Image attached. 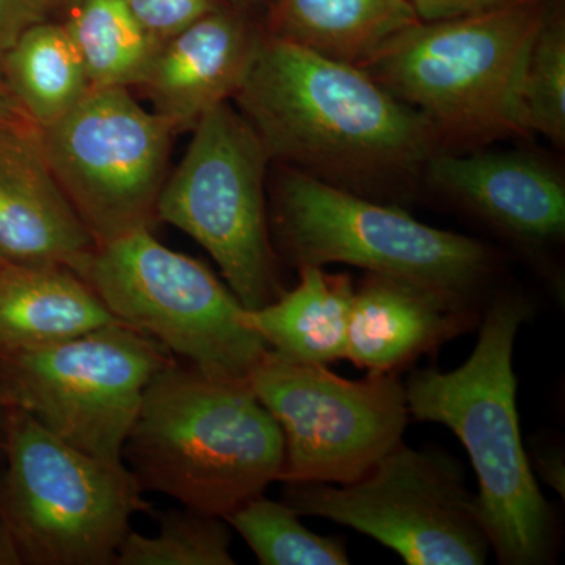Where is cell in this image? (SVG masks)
Masks as SVG:
<instances>
[{
	"instance_id": "3957f363",
	"label": "cell",
	"mask_w": 565,
	"mask_h": 565,
	"mask_svg": "<svg viewBox=\"0 0 565 565\" xmlns=\"http://www.w3.org/2000/svg\"><path fill=\"white\" fill-rule=\"evenodd\" d=\"M122 460L143 492L225 519L281 481L285 440L248 382L173 360L148 385Z\"/></svg>"
},
{
	"instance_id": "5bb4252c",
	"label": "cell",
	"mask_w": 565,
	"mask_h": 565,
	"mask_svg": "<svg viewBox=\"0 0 565 565\" xmlns=\"http://www.w3.org/2000/svg\"><path fill=\"white\" fill-rule=\"evenodd\" d=\"M475 303L390 275L370 274L353 292L345 360L394 373L481 322Z\"/></svg>"
},
{
	"instance_id": "1f68e13d",
	"label": "cell",
	"mask_w": 565,
	"mask_h": 565,
	"mask_svg": "<svg viewBox=\"0 0 565 565\" xmlns=\"http://www.w3.org/2000/svg\"><path fill=\"white\" fill-rule=\"evenodd\" d=\"M236 6H258V3H269L270 0H230Z\"/></svg>"
},
{
	"instance_id": "9c48e42d",
	"label": "cell",
	"mask_w": 565,
	"mask_h": 565,
	"mask_svg": "<svg viewBox=\"0 0 565 565\" xmlns=\"http://www.w3.org/2000/svg\"><path fill=\"white\" fill-rule=\"evenodd\" d=\"M172 352L115 321L71 340L0 356L7 404L39 419L66 444L115 468L145 392Z\"/></svg>"
},
{
	"instance_id": "277c9868",
	"label": "cell",
	"mask_w": 565,
	"mask_h": 565,
	"mask_svg": "<svg viewBox=\"0 0 565 565\" xmlns=\"http://www.w3.org/2000/svg\"><path fill=\"white\" fill-rule=\"evenodd\" d=\"M546 11V0H539L422 21L363 70L422 111L438 137L527 136L520 88Z\"/></svg>"
},
{
	"instance_id": "f546056e",
	"label": "cell",
	"mask_w": 565,
	"mask_h": 565,
	"mask_svg": "<svg viewBox=\"0 0 565 565\" xmlns=\"http://www.w3.org/2000/svg\"><path fill=\"white\" fill-rule=\"evenodd\" d=\"M22 559L20 550H18L17 542L9 525H7L3 516L0 515V565H21Z\"/></svg>"
},
{
	"instance_id": "e0dca14e",
	"label": "cell",
	"mask_w": 565,
	"mask_h": 565,
	"mask_svg": "<svg viewBox=\"0 0 565 565\" xmlns=\"http://www.w3.org/2000/svg\"><path fill=\"white\" fill-rule=\"evenodd\" d=\"M115 321L90 286L68 267L0 266V356L46 348Z\"/></svg>"
},
{
	"instance_id": "83f0119b",
	"label": "cell",
	"mask_w": 565,
	"mask_h": 565,
	"mask_svg": "<svg viewBox=\"0 0 565 565\" xmlns=\"http://www.w3.org/2000/svg\"><path fill=\"white\" fill-rule=\"evenodd\" d=\"M535 468L542 479L564 497V460L557 451H544L537 455Z\"/></svg>"
},
{
	"instance_id": "4fadbf2b",
	"label": "cell",
	"mask_w": 565,
	"mask_h": 565,
	"mask_svg": "<svg viewBox=\"0 0 565 565\" xmlns=\"http://www.w3.org/2000/svg\"><path fill=\"white\" fill-rule=\"evenodd\" d=\"M96 244L71 206L36 126L0 125V259L82 273Z\"/></svg>"
},
{
	"instance_id": "d6a6232c",
	"label": "cell",
	"mask_w": 565,
	"mask_h": 565,
	"mask_svg": "<svg viewBox=\"0 0 565 565\" xmlns=\"http://www.w3.org/2000/svg\"><path fill=\"white\" fill-rule=\"evenodd\" d=\"M51 2L58 3V6L74 7L79 0H51Z\"/></svg>"
},
{
	"instance_id": "603a6c76",
	"label": "cell",
	"mask_w": 565,
	"mask_h": 565,
	"mask_svg": "<svg viewBox=\"0 0 565 565\" xmlns=\"http://www.w3.org/2000/svg\"><path fill=\"white\" fill-rule=\"evenodd\" d=\"M225 520L184 508L159 515L156 535L129 531L114 565H233Z\"/></svg>"
},
{
	"instance_id": "cb8c5ba5",
	"label": "cell",
	"mask_w": 565,
	"mask_h": 565,
	"mask_svg": "<svg viewBox=\"0 0 565 565\" xmlns=\"http://www.w3.org/2000/svg\"><path fill=\"white\" fill-rule=\"evenodd\" d=\"M523 118L527 132H539L556 145L565 140V25L546 11L523 73Z\"/></svg>"
},
{
	"instance_id": "484cf974",
	"label": "cell",
	"mask_w": 565,
	"mask_h": 565,
	"mask_svg": "<svg viewBox=\"0 0 565 565\" xmlns=\"http://www.w3.org/2000/svg\"><path fill=\"white\" fill-rule=\"evenodd\" d=\"M43 0H0V65L22 32L43 21Z\"/></svg>"
},
{
	"instance_id": "d6986e66",
	"label": "cell",
	"mask_w": 565,
	"mask_h": 565,
	"mask_svg": "<svg viewBox=\"0 0 565 565\" xmlns=\"http://www.w3.org/2000/svg\"><path fill=\"white\" fill-rule=\"evenodd\" d=\"M299 274L291 291L266 307L244 310L245 323L286 359L322 366L345 360L355 292L351 277L323 273L319 266L299 267Z\"/></svg>"
},
{
	"instance_id": "4316f807",
	"label": "cell",
	"mask_w": 565,
	"mask_h": 565,
	"mask_svg": "<svg viewBox=\"0 0 565 565\" xmlns=\"http://www.w3.org/2000/svg\"><path fill=\"white\" fill-rule=\"evenodd\" d=\"M419 21L434 22L455 20L467 14L516 6V3L539 2V0H411Z\"/></svg>"
},
{
	"instance_id": "ffe728a7",
	"label": "cell",
	"mask_w": 565,
	"mask_h": 565,
	"mask_svg": "<svg viewBox=\"0 0 565 565\" xmlns=\"http://www.w3.org/2000/svg\"><path fill=\"white\" fill-rule=\"evenodd\" d=\"M11 95L40 129L65 117L92 90L65 24L39 21L21 33L0 65Z\"/></svg>"
},
{
	"instance_id": "52a82bcc",
	"label": "cell",
	"mask_w": 565,
	"mask_h": 565,
	"mask_svg": "<svg viewBox=\"0 0 565 565\" xmlns=\"http://www.w3.org/2000/svg\"><path fill=\"white\" fill-rule=\"evenodd\" d=\"M79 277L118 322L211 377L248 382L269 349L245 323L232 289L206 264L159 243L152 230L98 245Z\"/></svg>"
},
{
	"instance_id": "8fae6325",
	"label": "cell",
	"mask_w": 565,
	"mask_h": 565,
	"mask_svg": "<svg viewBox=\"0 0 565 565\" xmlns=\"http://www.w3.org/2000/svg\"><path fill=\"white\" fill-rule=\"evenodd\" d=\"M248 385L280 426L282 484H349L403 441L411 422L396 373L349 381L267 349Z\"/></svg>"
},
{
	"instance_id": "e575fe53",
	"label": "cell",
	"mask_w": 565,
	"mask_h": 565,
	"mask_svg": "<svg viewBox=\"0 0 565 565\" xmlns=\"http://www.w3.org/2000/svg\"><path fill=\"white\" fill-rule=\"evenodd\" d=\"M44 3H46V0H43Z\"/></svg>"
},
{
	"instance_id": "44dd1931",
	"label": "cell",
	"mask_w": 565,
	"mask_h": 565,
	"mask_svg": "<svg viewBox=\"0 0 565 565\" xmlns=\"http://www.w3.org/2000/svg\"><path fill=\"white\" fill-rule=\"evenodd\" d=\"M65 22L92 88L139 87L159 44L122 0H79Z\"/></svg>"
},
{
	"instance_id": "836d02e7",
	"label": "cell",
	"mask_w": 565,
	"mask_h": 565,
	"mask_svg": "<svg viewBox=\"0 0 565 565\" xmlns=\"http://www.w3.org/2000/svg\"><path fill=\"white\" fill-rule=\"evenodd\" d=\"M2 264H3V262H2V259H0V266H2Z\"/></svg>"
},
{
	"instance_id": "4dcf8cb0",
	"label": "cell",
	"mask_w": 565,
	"mask_h": 565,
	"mask_svg": "<svg viewBox=\"0 0 565 565\" xmlns=\"http://www.w3.org/2000/svg\"><path fill=\"white\" fill-rule=\"evenodd\" d=\"M7 407H9V404H7L6 396H3L2 385H0V455H2L3 435H6Z\"/></svg>"
},
{
	"instance_id": "7402d4cb",
	"label": "cell",
	"mask_w": 565,
	"mask_h": 565,
	"mask_svg": "<svg viewBox=\"0 0 565 565\" xmlns=\"http://www.w3.org/2000/svg\"><path fill=\"white\" fill-rule=\"evenodd\" d=\"M291 505L259 494L226 515L233 527L250 546L263 565H345L344 544L323 537L300 522Z\"/></svg>"
},
{
	"instance_id": "7a4b0ae2",
	"label": "cell",
	"mask_w": 565,
	"mask_h": 565,
	"mask_svg": "<svg viewBox=\"0 0 565 565\" xmlns=\"http://www.w3.org/2000/svg\"><path fill=\"white\" fill-rule=\"evenodd\" d=\"M527 319L522 296L497 297L462 366L414 371L404 384L411 418L448 427L467 449L478 476L479 516L504 565L548 563L555 546L552 509L535 482L516 408L514 348Z\"/></svg>"
},
{
	"instance_id": "5b68a950",
	"label": "cell",
	"mask_w": 565,
	"mask_h": 565,
	"mask_svg": "<svg viewBox=\"0 0 565 565\" xmlns=\"http://www.w3.org/2000/svg\"><path fill=\"white\" fill-rule=\"evenodd\" d=\"M274 247L299 267L349 264L429 286L475 303L497 259L473 237L434 228L299 169L275 182Z\"/></svg>"
},
{
	"instance_id": "8992f818",
	"label": "cell",
	"mask_w": 565,
	"mask_h": 565,
	"mask_svg": "<svg viewBox=\"0 0 565 565\" xmlns=\"http://www.w3.org/2000/svg\"><path fill=\"white\" fill-rule=\"evenodd\" d=\"M2 456L0 515L22 564H115L132 516L150 511L128 467L85 455L17 405L7 407Z\"/></svg>"
},
{
	"instance_id": "2e32d148",
	"label": "cell",
	"mask_w": 565,
	"mask_h": 565,
	"mask_svg": "<svg viewBox=\"0 0 565 565\" xmlns=\"http://www.w3.org/2000/svg\"><path fill=\"white\" fill-rule=\"evenodd\" d=\"M427 167L438 189L505 236L533 247L563 239L564 182L533 156L433 154Z\"/></svg>"
},
{
	"instance_id": "d4e9b609",
	"label": "cell",
	"mask_w": 565,
	"mask_h": 565,
	"mask_svg": "<svg viewBox=\"0 0 565 565\" xmlns=\"http://www.w3.org/2000/svg\"><path fill=\"white\" fill-rule=\"evenodd\" d=\"M122 2L159 46L221 7L217 0H122Z\"/></svg>"
},
{
	"instance_id": "7c38bea8",
	"label": "cell",
	"mask_w": 565,
	"mask_h": 565,
	"mask_svg": "<svg viewBox=\"0 0 565 565\" xmlns=\"http://www.w3.org/2000/svg\"><path fill=\"white\" fill-rule=\"evenodd\" d=\"M173 129L129 88H92L50 128L47 162L96 247L152 230L167 181Z\"/></svg>"
},
{
	"instance_id": "f1b7e54d",
	"label": "cell",
	"mask_w": 565,
	"mask_h": 565,
	"mask_svg": "<svg viewBox=\"0 0 565 565\" xmlns=\"http://www.w3.org/2000/svg\"><path fill=\"white\" fill-rule=\"evenodd\" d=\"M0 125L35 126L11 95L2 76H0Z\"/></svg>"
},
{
	"instance_id": "9a60e30c",
	"label": "cell",
	"mask_w": 565,
	"mask_h": 565,
	"mask_svg": "<svg viewBox=\"0 0 565 565\" xmlns=\"http://www.w3.org/2000/svg\"><path fill=\"white\" fill-rule=\"evenodd\" d=\"M262 33L218 7L159 46L139 87L174 134L236 95Z\"/></svg>"
},
{
	"instance_id": "ac0fdd59",
	"label": "cell",
	"mask_w": 565,
	"mask_h": 565,
	"mask_svg": "<svg viewBox=\"0 0 565 565\" xmlns=\"http://www.w3.org/2000/svg\"><path fill=\"white\" fill-rule=\"evenodd\" d=\"M269 35L363 68L418 24L411 0H270Z\"/></svg>"
},
{
	"instance_id": "6da1fadb",
	"label": "cell",
	"mask_w": 565,
	"mask_h": 565,
	"mask_svg": "<svg viewBox=\"0 0 565 565\" xmlns=\"http://www.w3.org/2000/svg\"><path fill=\"white\" fill-rule=\"evenodd\" d=\"M269 159L315 177L374 180L433 156L434 126L367 71L264 33L237 88Z\"/></svg>"
},
{
	"instance_id": "ba28073f",
	"label": "cell",
	"mask_w": 565,
	"mask_h": 565,
	"mask_svg": "<svg viewBox=\"0 0 565 565\" xmlns=\"http://www.w3.org/2000/svg\"><path fill=\"white\" fill-rule=\"evenodd\" d=\"M192 131L184 159L163 184L158 221L210 253L245 310L266 307L285 291L264 192L269 156L228 103L207 111Z\"/></svg>"
},
{
	"instance_id": "30bf717a",
	"label": "cell",
	"mask_w": 565,
	"mask_h": 565,
	"mask_svg": "<svg viewBox=\"0 0 565 565\" xmlns=\"http://www.w3.org/2000/svg\"><path fill=\"white\" fill-rule=\"evenodd\" d=\"M285 486L297 514L352 527L408 565H482L492 552L462 468L440 452L399 441L349 484Z\"/></svg>"
}]
</instances>
